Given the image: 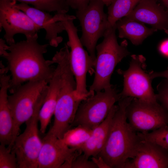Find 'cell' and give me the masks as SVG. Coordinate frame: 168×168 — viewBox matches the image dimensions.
<instances>
[{"label":"cell","instance_id":"1","mask_svg":"<svg viewBox=\"0 0 168 168\" xmlns=\"http://www.w3.org/2000/svg\"><path fill=\"white\" fill-rule=\"evenodd\" d=\"M38 36L8 45L2 57L7 61V71L11 73L8 91L11 94L21 85L30 81H45L49 83L56 67L54 61L46 60L44 54L49 44H40Z\"/></svg>","mask_w":168,"mask_h":168},{"label":"cell","instance_id":"2","mask_svg":"<svg viewBox=\"0 0 168 168\" xmlns=\"http://www.w3.org/2000/svg\"><path fill=\"white\" fill-rule=\"evenodd\" d=\"M133 98H121L111 125L109 135L98 156L102 157L110 168H123L132 158L141 138L128 121L126 109Z\"/></svg>","mask_w":168,"mask_h":168},{"label":"cell","instance_id":"3","mask_svg":"<svg viewBox=\"0 0 168 168\" xmlns=\"http://www.w3.org/2000/svg\"><path fill=\"white\" fill-rule=\"evenodd\" d=\"M58 63L61 68V83L53 124L49 132L61 139L72 128L78 108L83 100L75 94L76 83L68 58H60Z\"/></svg>","mask_w":168,"mask_h":168},{"label":"cell","instance_id":"4","mask_svg":"<svg viewBox=\"0 0 168 168\" xmlns=\"http://www.w3.org/2000/svg\"><path fill=\"white\" fill-rule=\"evenodd\" d=\"M116 29V24L109 28L103 36V41L96 47L95 76L90 87L91 91H100L112 86L110 79L115 67L130 54L126 41H123L120 44L118 43Z\"/></svg>","mask_w":168,"mask_h":168},{"label":"cell","instance_id":"5","mask_svg":"<svg viewBox=\"0 0 168 168\" xmlns=\"http://www.w3.org/2000/svg\"><path fill=\"white\" fill-rule=\"evenodd\" d=\"M57 16L58 20L63 25L68 35L66 44L70 49V65L76 83L75 94L84 100L95 94L87 90L86 83L87 73L92 74L94 72L95 61L84 49L78 36L77 28L73 23L76 17L61 13H58Z\"/></svg>","mask_w":168,"mask_h":168},{"label":"cell","instance_id":"6","mask_svg":"<svg viewBox=\"0 0 168 168\" xmlns=\"http://www.w3.org/2000/svg\"><path fill=\"white\" fill-rule=\"evenodd\" d=\"M48 84L45 81H30L21 85L8 95V105L13 123L11 148L19 134L21 125L32 117L38 102L47 93Z\"/></svg>","mask_w":168,"mask_h":168},{"label":"cell","instance_id":"7","mask_svg":"<svg viewBox=\"0 0 168 168\" xmlns=\"http://www.w3.org/2000/svg\"><path fill=\"white\" fill-rule=\"evenodd\" d=\"M121 98L115 87L96 92L83 100L76 112L72 127L82 125L91 129L106 118L115 103Z\"/></svg>","mask_w":168,"mask_h":168},{"label":"cell","instance_id":"8","mask_svg":"<svg viewBox=\"0 0 168 168\" xmlns=\"http://www.w3.org/2000/svg\"><path fill=\"white\" fill-rule=\"evenodd\" d=\"M104 5L100 0H90L85 8L76 12V17L82 30L80 40L95 62L97 42L110 27L107 14L104 11Z\"/></svg>","mask_w":168,"mask_h":168},{"label":"cell","instance_id":"9","mask_svg":"<svg viewBox=\"0 0 168 168\" xmlns=\"http://www.w3.org/2000/svg\"><path fill=\"white\" fill-rule=\"evenodd\" d=\"M46 95L40 100L32 117L27 121L23 133L16 138L11 150L16 155L19 168H38L42 142L39 135V114Z\"/></svg>","mask_w":168,"mask_h":168},{"label":"cell","instance_id":"10","mask_svg":"<svg viewBox=\"0 0 168 168\" xmlns=\"http://www.w3.org/2000/svg\"><path fill=\"white\" fill-rule=\"evenodd\" d=\"M145 60L142 55H133L129 68L124 71L118 70L124 79L123 88L120 93L121 98L130 97L147 102H157L152 86V80L149 74L144 71Z\"/></svg>","mask_w":168,"mask_h":168},{"label":"cell","instance_id":"11","mask_svg":"<svg viewBox=\"0 0 168 168\" xmlns=\"http://www.w3.org/2000/svg\"><path fill=\"white\" fill-rule=\"evenodd\" d=\"M126 116L137 132L148 133L168 125V111L158 102L133 98L127 108Z\"/></svg>","mask_w":168,"mask_h":168},{"label":"cell","instance_id":"12","mask_svg":"<svg viewBox=\"0 0 168 168\" xmlns=\"http://www.w3.org/2000/svg\"><path fill=\"white\" fill-rule=\"evenodd\" d=\"M14 0H0V29L5 32L4 38L8 45L15 43L17 34L25 35L26 38L38 36L41 28L25 12L16 7Z\"/></svg>","mask_w":168,"mask_h":168},{"label":"cell","instance_id":"13","mask_svg":"<svg viewBox=\"0 0 168 168\" xmlns=\"http://www.w3.org/2000/svg\"><path fill=\"white\" fill-rule=\"evenodd\" d=\"M42 141L39 168H71L74 160L82 152L79 149L67 147L49 131Z\"/></svg>","mask_w":168,"mask_h":168},{"label":"cell","instance_id":"14","mask_svg":"<svg viewBox=\"0 0 168 168\" xmlns=\"http://www.w3.org/2000/svg\"><path fill=\"white\" fill-rule=\"evenodd\" d=\"M141 139L133 157L123 168H168V152L155 143Z\"/></svg>","mask_w":168,"mask_h":168},{"label":"cell","instance_id":"15","mask_svg":"<svg viewBox=\"0 0 168 168\" xmlns=\"http://www.w3.org/2000/svg\"><path fill=\"white\" fill-rule=\"evenodd\" d=\"M15 6L26 14L42 29L45 30V39L48 41L50 45L56 47L62 42L63 38L58 34L65 31V28L63 24L57 21L54 16L25 3H16Z\"/></svg>","mask_w":168,"mask_h":168},{"label":"cell","instance_id":"16","mask_svg":"<svg viewBox=\"0 0 168 168\" xmlns=\"http://www.w3.org/2000/svg\"><path fill=\"white\" fill-rule=\"evenodd\" d=\"M125 17L150 25L156 30H168V12L154 0H141Z\"/></svg>","mask_w":168,"mask_h":168},{"label":"cell","instance_id":"17","mask_svg":"<svg viewBox=\"0 0 168 168\" xmlns=\"http://www.w3.org/2000/svg\"><path fill=\"white\" fill-rule=\"evenodd\" d=\"M0 142L1 144L11 146L13 140V123L9 107L7 92L10 75L4 70H0Z\"/></svg>","mask_w":168,"mask_h":168},{"label":"cell","instance_id":"18","mask_svg":"<svg viewBox=\"0 0 168 168\" xmlns=\"http://www.w3.org/2000/svg\"><path fill=\"white\" fill-rule=\"evenodd\" d=\"M57 64L53 77L48 83L47 92L39 114L40 131L43 133L45 132L51 117L54 115L60 88L61 70L60 64Z\"/></svg>","mask_w":168,"mask_h":168},{"label":"cell","instance_id":"19","mask_svg":"<svg viewBox=\"0 0 168 168\" xmlns=\"http://www.w3.org/2000/svg\"><path fill=\"white\" fill-rule=\"evenodd\" d=\"M118 108L114 105L105 119L92 129L91 134L87 141L79 148L88 158L96 156L101 151L107 139L114 114Z\"/></svg>","mask_w":168,"mask_h":168},{"label":"cell","instance_id":"20","mask_svg":"<svg viewBox=\"0 0 168 168\" xmlns=\"http://www.w3.org/2000/svg\"><path fill=\"white\" fill-rule=\"evenodd\" d=\"M119 37L129 39L133 44H141L147 37L157 30L148 28L143 23L124 17L116 23Z\"/></svg>","mask_w":168,"mask_h":168},{"label":"cell","instance_id":"21","mask_svg":"<svg viewBox=\"0 0 168 168\" xmlns=\"http://www.w3.org/2000/svg\"><path fill=\"white\" fill-rule=\"evenodd\" d=\"M141 0H112L108 6V21L109 27L126 16Z\"/></svg>","mask_w":168,"mask_h":168},{"label":"cell","instance_id":"22","mask_svg":"<svg viewBox=\"0 0 168 168\" xmlns=\"http://www.w3.org/2000/svg\"><path fill=\"white\" fill-rule=\"evenodd\" d=\"M92 131L91 129L78 125L68 130L60 139L69 147L79 149L87 141Z\"/></svg>","mask_w":168,"mask_h":168},{"label":"cell","instance_id":"23","mask_svg":"<svg viewBox=\"0 0 168 168\" xmlns=\"http://www.w3.org/2000/svg\"><path fill=\"white\" fill-rule=\"evenodd\" d=\"M31 4L34 7L48 12L67 13L70 7L66 0H14Z\"/></svg>","mask_w":168,"mask_h":168},{"label":"cell","instance_id":"24","mask_svg":"<svg viewBox=\"0 0 168 168\" xmlns=\"http://www.w3.org/2000/svg\"><path fill=\"white\" fill-rule=\"evenodd\" d=\"M137 133L141 139L155 143L168 152V125L151 132Z\"/></svg>","mask_w":168,"mask_h":168},{"label":"cell","instance_id":"25","mask_svg":"<svg viewBox=\"0 0 168 168\" xmlns=\"http://www.w3.org/2000/svg\"><path fill=\"white\" fill-rule=\"evenodd\" d=\"M6 146L0 145V168H19L15 153Z\"/></svg>","mask_w":168,"mask_h":168},{"label":"cell","instance_id":"26","mask_svg":"<svg viewBox=\"0 0 168 168\" xmlns=\"http://www.w3.org/2000/svg\"><path fill=\"white\" fill-rule=\"evenodd\" d=\"M158 93L156 94L157 101L168 111V79L165 78L157 86Z\"/></svg>","mask_w":168,"mask_h":168},{"label":"cell","instance_id":"27","mask_svg":"<svg viewBox=\"0 0 168 168\" xmlns=\"http://www.w3.org/2000/svg\"><path fill=\"white\" fill-rule=\"evenodd\" d=\"M72 168H97L94 163L90 161L83 154H80L74 160L72 165Z\"/></svg>","mask_w":168,"mask_h":168},{"label":"cell","instance_id":"28","mask_svg":"<svg viewBox=\"0 0 168 168\" xmlns=\"http://www.w3.org/2000/svg\"><path fill=\"white\" fill-rule=\"evenodd\" d=\"M68 5L73 9L79 10L85 8L90 0H66Z\"/></svg>","mask_w":168,"mask_h":168},{"label":"cell","instance_id":"29","mask_svg":"<svg viewBox=\"0 0 168 168\" xmlns=\"http://www.w3.org/2000/svg\"><path fill=\"white\" fill-rule=\"evenodd\" d=\"M91 159L92 161L96 165L97 168H110L102 157L100 156H92Z\"/></svg>","mask_w":168,"mask_h":168},{"label":"cell","instance_id":"30","mask_svg":"<svg viewBox=\"0 0 168 168\" xmlns=\"http://www.w3.org/2000/svg\"><path fill=\"white\" fill-rule=\"evenodd\" d=\"M149 75L152 80L158 77H164L168 79V68L166 70L161 72H151L149 73Z\"/></svg>","mask_w":168,"mask_h":168},{"label":"cell","instance_id":"31","mask_svg":"<svg viewBox=\"0 0 168 168\" xmlns=\"http://www.w3.org/2000/svg\"><path fill=\"white\" fill-rule=\"evenodd\" d=\"M159 50L163 54L168 56V40L161 43L159 47Z\"/></svg>","mask_w":168,"mask_h":168},{"label":"cell","instance_id":"32","mask_svg":"<svg viewBox=\"0 0 168 168\" xmlns=\"http://www.w3.org/2000/svg\"><path fill=\"white\" fill-rule=\"evenodd\" d=\"M105 5L108 6L111 3L112 0H100Z\"/></svg>","mask_w":168,"mask_h":168},{"label":"cell","instance_id":"33","mask_svg":"<svg viewBox=\"0 0 168 168\" xmlns=\"http://www.w3.org/2000/svg\"><path fill=\"white\" fill-rule=\"evenodd\" d=\"M162 1L168 10V0H163Z\"/></svg>","mask_w":168,"mask_h":168},{"label":"cell","instance_id":"34","mask_svg":"<svg viewBox=\"0 0 168 168\" xmlns=\"http://www.w3.org/2000/svg\"></svg>","mask_w":168,"mask_h":168}]
</instances>
